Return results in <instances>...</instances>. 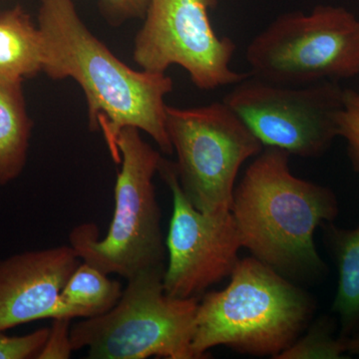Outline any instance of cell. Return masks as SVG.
Masks as SVG:
<instances>
[{
    "mask_svg": "<svg viewBox=\"0 0 359 359\" xmlns=\"http://www.w3.org/2000/svg\"><path fill=\"white\" fill-rule=\"evenodd\" d=\"M325 228L339 271L332 311L341 323L340 337L347 339L359 334V226L344 230L330 224Z\"/></svg>",
    "mask_w": 359,
    "mask_h": 359,
    "instance_id": "15",
    "label": "cell"
},
{
    "mask_svg": "<svg viewBox=\"0 0 359 359\" xmlns=\"http://www.w3.org/2000/svg\"><path fill=\"white\" fill-rule=\"evenodd\" d=\"M43 39L20 6L0 14V76L20 79L43 70Z\"/></svg>",
    "mask_w": 359,
    "mask_h": 359,
    "instance_id": "14",
    "label": "cell"
},
{
    "mask_svg": "<svg viewBox=\"0 0 359 359\" xmlns=\"http://www.w3.org/2000/svg\"><path fill=\"white\" fill-rule=\"evenodd\" d=\"M344 346L348 355H359V334L344 339Z\"/></svg>",
    "mask_w": 359,
    "mask_h": 359,
    "instance_id": "21",
    "label": "cell"
},
{
    "mask_svg": "<svg viewBox=\"0 0 359 359\" xmlns=\"http://www.w3.org/2000/svg\"><path fill=\"white\" fill-rule=\"evenodd\" d=\"M218 2L149 0L144 25L135 37V62L153 73L181 66L204 91L233 86L249 76L250 73L231 69L235 42L219 37L212 28L210 11Z\"/></svg>",
    "mask_w": 359,
    "mask_h": 359,
    "instance_id": "9",
    "label": "cell"
},
{
    "mask_svg": "<svg viewBox=\"0 0 359 359\" xmlns=\"http://www.w3.org/2000/svg\"><path fill=\"white\" fill-rule=\"evenodd\" d=\"M165 266L129 278L108 313L71 325L73 351L89 359H195L192 342L198 297L178 299L165 292Z\"/></svg>",
    "mask_w": 359,
    "mask_h": 359,
    "instance_id": "5",
    "label": "cell"
},
{
    "mask_svg": "<svg viewBox=\"0 0 359 359\" xmlns=\"http://www.w3.org/2000/svg\"><path fill=\"white\" fill-rule=\"evenodd\" d=\"M158 172L173 197L165 292L178 299L198 297L231 276L240 261L243 244L237 222L231 211L212 214L196 209L180 186L175 163L162 158Z\"/></svg>",
    "mask_w": 359,
    "mask_h": 359,
    "instance_id": "10",
    "label": "cell"
},
{
    "mask_svg": "<svg viewBox=\"0 0 359 359\" xmlns=\"http://www.w3.org/2000/svg\"><path fill=\"white\" fill-rule=\"evenodd\" d=\"M346 354L344 339L334 337L332 321L320 318L311 325L304 337L295 340L276 358L342 359L347 358Z\"/></svg>",
    "mask_w": 359,
    "mask_h": 359,
    "instance_id": "16",
    "label": "cell"
},
{
    "mask_svg": "<svg viewBox=\"0 0 359 359\" xmlns=\"http://www.w3.org/2000/svg\"><path fill=\"white\" fill-rule=\"evenodd\" d=\"M81 262L61 290L51 318H90L114 308L123 294L121 283Z\"/></svg>",
    "mask_w": 359,
    "mask_h": 359,
    "instance_id": "13",
    "label": "cell"
},
{
    "mask_svg": "<svg viewBox=\"0 0 359 359\" xmlns=\"http://www.w3.org/2000/svg\"><path fill=\"white\" fill-rule=\"evenodd\" d=\"M252 76L301 86L359 75V20L344 7L278 16L245 51Z\"/></svg>",
    "mask_w": 359,
    "mask_h": 359,
    "instance_id": "6",
    "label": "cell"
},
{
    "mask_svg": "<svg viewBox=\"0 0 359 359\" xmlns=\"http://www.w3.org/2000/svg\"><path fill=\"white\" fill-rule=\"evenodd\" d=\"M290 154L264 147L235 188L231 214L243 248L292 278L323 276L325 266L314 245V231L339 212L334 194L295 177Z\"/></svg>",
    "mask_w": 359,
    "mask_h": 359,
    "instance_id": "2",
    "label": "cell"
},
{
    "mask_svg": "<svg viewBox=\"0 0 359 359\" xmlns=\"http://www.w3.org/2000/svg\"><path fill=\"white\" fill-rule=\"evenodd\" d=\"M100 4L111 22L121 25L131 18H144L149 0H100Z\"/></svg>",
    "mask_w": 359,
    "mask_h": 359,
    "instance_id": "20",
    "label": "cell"
},
{
    "mask_svg": "<svg viewBox=\"0 0 359 359\" xmlns=\"http://www.w3.org/2000/svg\"><path fill=\"white\" fill-rule=\"evenodd\" d=\"M166 116L187 199L201 212H230L240 168L264 146L223 101L184 109L167 106Z\"/></svg>",
    "mask_w": 359,
    "mask_h": 359,
    "instance_id": "7",
    "label": "cell"
},
{
    "mask_svg": "<svg viewBox=\"0 0 359 359\" xmlns=\"http://www.w3.org/2000/svg\"><path fill=\"white\" fill-rule=\"evenodd\" d=\"M115 153L121 157V169L116 179L109 229L100 238L96 224H80L71 231L69 245L84 263L129 280L145 269L165 266L166 250L153 183L163 157L134 127L121 130Z\"/></svg>",
    "mask_w": 359,
    "mask_h": 359,
    "instance_id": "4",
    "label": "cell"
},
{
    "mask_svg": "<svg viewBox=\"0 0 359 359\" xmlns=\"http://www.w3.org/2000/svg\"><path fill=\"white\" fill-rule=\"evenodd\" d=\"M337 133L348 146L349 156L359 172V93L344 90L342 106L337 115Z\"/></svg>",
    "mask_w": 359,
    "mask_h": 359,
    "instance_id": "17",
    "label": "cell"
},
{
    "mask_svg": "<svg viewBox=\"0 0 359 359\" xmlns=\"http://www.w3.org/2000/svg\"><path fill=\"white\" fill-rule=\"evenodd\" d=\"M226 289L198 304L192 348L195 359L226 346L250 355L278 354L292 346L314 311L306 292L256 257L240 259Z\"/></svg>",
    "mask_w": 359,
    "mask_h": 359,
    "instance_id": "3",
    "label": "cell"
},
{
    "mask_svg": "<svg viewBox=\"0 0 359 359\" xmlns=\"http://www.w3.org/2000/svg\"><path fill=\"white\" fill-rule=\"evenodd\" d=\"M43 70L53 79L72 78L88 103L89 124L102 129L111 149L122 129L147 133L165 154H173L165 97L173 91L166 73L136 71L97 39L78 15L73 0H39Z\"/></svg>",
    "mask_w": 359,
    "mask_h": 359,
    "instance_id": "1",
    "label": "cell"
},
{
    "mask_svg": "<svg viewBox=\"0 0 359 359\" xmlns=\"http://www.w3.org/2000/svg\"><path fill=\"white\" fill-rule=\"evenodd\" d=\"M344 90L334 82L290 86L245 77L223 102L264 147L302 158L318 157L337 133V115Z\"/></svg>",
    "mask_w": 359,
    "mask_h": 359,
    "instance_id": "8",
    "label": "cell"
},
{
    "mask_svg": "<svg viewBox=\"0 0 359 359\" xmlns=\"http://www.w3.org/2000/svg\"><path fill=\"white\" fill-rule=\"evenodd\" d=\"M48 334L49 328H40L20 337H8L0 332V359L36 358Z\"/></svg>",
    "mask_w": 359,
    "mask_h": 359,
    "instance_id": "18",
    "label": "cell"
},
{
    "mask_svg": "<svg viewBox=\"0 0 359 359\" xmlns=\"http://www.w3.org/2000/svg\"><path fill=\"white\" fill-rule=\"evenodd\" d=\"M21 81L0 76V186L18 178L27 159L32 122Z\"/></svg>",
    "mask_w": 359,
    "mask_h": 359,
    "instance_id": "12",
    "label": "cell"
},
{
    "mask_svg": "<svg viewBox=\"0 0 359 359\" xmlns=\"http://www.w3.org/2000/svg\"><path fill=\"white\" fill-rule=\"evenodd\" d=\"M53 325L49 328L48 337L36 358L66 359L69 358L74 351L71 344L70 318H53Z\"/></svg>",
    "mask_w": 359,
    "mask_h": 359,
    "instance_id": "19",
    "label": "cell"
},
{
    "mask_svg": "<svg viewBox=\"0 0 359 359\" xmlns=\"http://www.w3.org/2000/svg\"><path fill=\"white\" fill-rule=\"evenodd\" d=\"M81 262L70 245L0 259V332L51 318L61 290Z\"/></svg>",
    "mask_w": 359,
    "mask_h": 359,
    "instance_id": "11",
    "label": "cell"
}]
</instances>
